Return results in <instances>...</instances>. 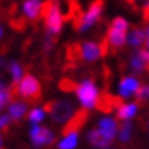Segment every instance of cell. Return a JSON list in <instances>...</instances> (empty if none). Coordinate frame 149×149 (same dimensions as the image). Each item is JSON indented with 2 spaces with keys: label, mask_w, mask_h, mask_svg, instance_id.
<instances>
[{
  "label": "cell",
  "mask_w": 149,
  "mask_h": 149,
  "mask_svg": "<svg viewBox=\"0 0 149 149\" xmlns=\"http://www.w3.org/2000/svg\"><path fill=\"white\" fill-rule=\"evenodd\" d=\"M44 24H46V32L52 33V35H59L64 26V14L63 8H61L59 0H47L44 2V9L43 15Z\"/></svg>",
  "instance_id": "cell-1"
},
{
  "label": "cell",
  "mask_w": 149,
  "mask_h": 149,
  "mask_svg": "<svg viewBox=\"0 0 149 149\" xmlns=\"http://www.w3.org/2000/svg\"><path fill=\"white\" fill-rule=\"evenodd\" d=\"M128 32H130V23L123 17H116L108 28V33L105 41L108 43V47L111 50H119L126 44Z\"/></svg>",
  "instance_id": "cell-2"
},
{
  "label": "cell",
  "mask_w": 149,
  "mask_h": 149,
  "mask_svg": "<svg viewBox=\"0 0 149 149\" xmlns=\"http://www.w3.org/2000/svg\"><path fill=\"white\" fill-rule=\"evenodd\" d=\"M104 6H105L104 0H93L88 5L87 11L82 12V14H79L74 18V28H76V31L78 32H87L93 26H96L104 14Z\"/></svg>",
  "instance_id": "cell-3"
},
{
  "label": "cell",
  "mask_w": 149,
  "mask_h": 149,
  "mask_svg": "<svg viewBox=\"0 0 149 149\" xmlns=\"http://www.w3.org/2000/svg\"><path fill=\"white\" fill-rule=\"evenodd\" d=\"M44 111L50 114V117L53 120V123L56 125H63L67 123L76 110H74V105L70 100H52V102H47L44 107Z\"/></svg>",
  "instance_id": "cell-4"
},
{
  "label": "cell",
  "mask_w": 149,
  "mask_h": 149,
  "mask_svg": "<svg viewBox=\"0 0 149 149\" xmlns=\"http://www.w3.org/2000/svg\"><path fill=\"white\" fill-rule=\"evenodd\" d=\"M17 94L28 104H35L41 97V84L33 74L28 73L17 85Z\"/></svg>",
  "instance_id": "cell-5"
},
{
  "label": "cell",
  "mask_w": 149,
  "mask_h": 149,
  "mask_svg": "<svg viewBox=\"0 0 149 149\" xmlns=\"http://www.w3.org/2000/svg\"><path fill=\"white\" fill-rule=\"evenodd\" d=\"M76 97L81 102L85 110H90V108H94L97 105V100H99V88L96 87V84L93 81L87 79L84 82L78 84L76 87Z\"/></svg>",
  "instance_id": "cell-6"
},
{
  "label": "cell",
  "mask_w": 149,
  "mask_h": 149,
  "mask_svg": "<svg viewBox=\"0 0 149 149\" xmlns=\"http://www.w3.org/2000/svg\"><path fill=\"white\" fill-rule=\"evenodd\" d=\"M29 137L33 148H41L46 145H52L55 141V134H53L49 128H44V126H38V125H33L29 131Z\"/></svg>",
  "instance_id": "cell-7"
},
{
  "label": "cell",
  "mask_w": 149,
  "mask_h": 149,
  "mask_svg": "<svg viewBox=\"0 0 149 149\" xmlns=\"http://www.w3.org/2000/svg\"><path fill=\"white\" fill-rule=\"evenodd\" d=\"M87 120H88V111L82 108V110H78L76 113L72 116V119L65 123V126L61 130V134L64 135H69V134H73V132H79V130L82 126H85Z\"/></svg>",
  "instance_id": "cell-8"
},
{
  "label": "cell",
  "mask_w": 149,
  "mask_h": 149,
  "mask_svg": "<svg viewBox=\"0 0 149 149\" xmlns=\"http://www.w3.org/2000/svg\"><path fill=\"white\" fill-rule=\"evenodd\" d=\"M44 2L43 0H24L22 3V14L26 20L35 22L43 15Z\"/></svg>",
  "instance_id": "cell-9"
},
{
  "label": "cell",
  "mask_w": 149,
  "mask_h": 149,
  "mask_svg": "<svg viewBox=\"0 0 149 149\" xmlns=\"http://www.w3.org/2000/svg\"><path fill=\"white\" fill-rule=\"evenodd\" d=\"M102 55H105L102 43H94V41L81 43V56H82L84 61L94 63V61H97Z\"/></svg>",
  "instance_id": "cell-10"
},
{
  "label": "cell",
  "mask_w": 149,
  "mask_h": 149,
  "mask_svg": "<svg viewBox=\"0 0 149 149\" xmlns=\"http://www.w3.org/2000/svg\"><path fill=\"white\" fill-rule=\"evenodd\" d=\"M140 81L135 76H125L119 84V94L123 99H130L131 96H135L137 90L140 88Z\"/></svg>",
  "instance_id": "cell-11"
},
{
  "label": "cell",
  "mask_w": 149,
  "mask_h": 149,
  "mask_svg": "<svg viewBox=\"0 0 149 149\" xmlns=\"http://www.w3.org/2000/svg\"><path fill=\"white\" fill-rule=\"evenodd\" d=\"M97 126H99L97 130L102 132L108 140L114 141V139H116V135L119 132V123H117L116 119L114 117H102L99 120Z\"/></svg>",
  "instance_id": "cell-12"
},
{
  "label": "cell",
  "mask_w": 149,
  "mask_h": 149,
  "mask_svg": "<svg viewBox=\"0 0 149 149\" xmlns=\"http://www.w3.org/2000/svg\"><path fill=\"white\" fill-rule=\"evenodd\" d=\"M122 104H123V102H122V97L111 96V94L105 93V94H102V96H99L96 108L100 110L102 113H111L113 110H117Z\"/></svg>",
  "instance_id": "cell-13"
},
{
  "label": "cell",
  "mask_w": 149,
  "mask_h": 149,
  "mask_svg": "<svg viewBox=\"0 0 149 149\" xmlns=\"http://www.w3.org/2000/svg\"><path fill=\"white\" fill-rule=\"evenodd\" d=\"M137 111H139V104H135V102L122 104L117 110H116V116H117L119 120L126 122V120H131L132 117H135Z\"/></svg>",
  "instance_id": "cell-14"
},
{
  "label": "cell",
  "mask_w": 149,
  "mask_h": 149,
  "mask_svg": "<svg viewBox=\"0 0 149 149\" xmlns=\"http://www.w3.org/2000/svg\"><path fill=\"white\" fill-rule=\"evenodd\" d=\"M146 43V32L141 28H134L128 32V38H126V44H130L131 47H140L141 44Z\"/></svg>",
  "instance_id": "cell-15"
},
{
  "label": "cell",
  "mask_w": 149,
  "mask_h": 149,
  "mask_svg": "<svg viewBox=\"0 0 149 149\" xmlns=\"http://www.w3.org/2000/svg\"><path fill=\"white\" fill-rule=\"evenodd\" d=\"M26 104L24 102H20V100H14V102L9 104V108H8V116L11 117L12 122L18 123L20 120L24 117L26 114Z\"/></svg>",
  "instance_id": "cell-16"
},
{
  "label": "cell",
  "mask_w": 149,
  "mask_h": 149,
  "mask_svg": "<svg viewBox=\"0 0 149 149\" xmlns=\"http://www.w3.org/2000/svg\"><path fill=\"white\" fill-rule=\"evenodd\" d=\"M87 140H88L90 145L96 146V148H107L108 145L113 143V141L108 140L105 135L97 130V128H94V130H91V131L88 132V135H87Z\"/></svg>",
  "instance_id": "cell-17"
},
{
  "label": "cell",
  "mask_w": 149,
  "mask_h": 149,
  "mask_svg": "<svg viewBox=\"0 0 149 149\" xmlns=\"http://www.w3.org/2000/svg\"><path fill=\"white\" fill-rule=\"evenodd\" d=\"M130 69L135 74H141L148 69V64L143 61V58L140 56V52L139 50H135V52L131 53V56H130Z\"/></svg>",
  "instance_id": "cell-18"
},
{
  "label": "cell",
  "mask_w": 149,
  "mask_h": 149,
  "mask_svg": "<svg viewBox=\"0 0 149 149\" xmlns=\"http://www.w3.org/2000/svg\"><path fill=\"white\" fill-rule=\"evenodd\" d=\"M119 141L122 145H128L132 139V123L130 120L123 122L122 125H119Z\"/></svg>",
  "instance_id": "cell-19"
},
{
  "label": "cell",
  "mask_w": 149,
  "mask_h": 149,
  "mask_svg": "<svg viewBox=\"0 0 149 149\" xmlns=\"http://www.w3.org/2000/svg\"><path fill=\"white\" fill-rule=\"evenodd\" d=\"M8 70L11 73L12 84L18 85L20 81L23 79V69H22V65H20V63H17V61H11V63L8 64Z\"/></svg>",
  "instance_id": "cell-20"
},
{
  "label": "cell",
  "mask_w": 149,
  "mask_h": 149,
  "mask_svg": "<svg viewBox=\"0 0 149 149\" xmlns=\"http://www.w3.org/2000/svg\"><path fill=\"white\" fill-rule=\"evenodd\" d=\"M8 102H14L11 88H9L8 85H5L2 81H0V111L3 110V107L8 104Z\"/></svg>",
  "instance_id": "cell-21"
},
{
  "label": "cell",
  "mask_w": 149,
  "mask_h": 149,
  "mask_svg": "<svg viewBox=\"0 0 149 149\" xmlns=\"http://www.w3.org/2000/svg\"><path fill=\"white\" fill-rule=\"evenodd\" d=\"M76 146H78V132L65 135L58 143V149H74Z\"/></svg>",
  "instance_id": "cell-22"
},
{
  "label": "cell",
  "mask_w": 149,
  "mask_h": 149,
  "mask_svg": "<svg viewBox=\"0 0 149 149\" xmlns=\"http://www.w3.org/2000/svg\"><path fill=\"white\" fill-rule=\"evenodd\" d=\"M46 116V111L44 108H33V110H31L29 116H28V120L31 122L32 125H38L40 122H41Z\"/></svg>",
  "instance_id": "cell-23"
},
{
  "label": "cell",
  "mask_w": 149,
  "mask_h": 149,
  "mask_svg": "<svg viewBox=\"0 0 149 149\" xmlns=\"http://www.w3.org/2000/svg\"><path fill=\"white\" fill-rule=\"evenodd\" d=\"M135 99H137V102L149 100V85H140V88L135 93Z\"/></svg>",
  "instance_id": "cell-24"
},
{
  "label": "cell",
  "mask_w": 149,
  "mask_h": 149,
  "mask_svg": "<svg viewBox=\"0 0 149 149\" xmlns=\"http://www.w3.org/2000/svg\"><path fill=\"white\" fill-rule=\"evenodd\" d=\"M59 87L63 88L64 91H73V90H76V87H78V84L74 82V81H72V79H63L59 82Z\"/></svg>",
  "instance_id": "cell-25"
},
{
  "label": "cell",
  "mask_w": 149,
  "mask_h": 149,
  "mask_svg": "<svg viewBox=\"0 0 149 149\" xmlns=\"http://www.w3.org/2000/svg\"><path fill=\"white\" fill-rule=\"evenodd\" d=\"M9 122H11V117L8 114H2V116H0V130H5V128L9 125Z\"/></svg>",
  "instance_id": "cell-26"
},
{
  "label": "cell",
  "mask_w": 149,
  "mask_h": 149,
  "mask_svg": "<svg viewBox=\"0 0 149 149\" xmlns=\"http://www.w3.org/2000/svg\"><path fill=\"white\" fill-rule=\"evenodd\" d=\"M3 69H8V65H6V61L3 56H0V70H3Z\"/></svg>",
  "instance_id": "cell-27"
},
{
  "label": "cell",
  "mask_w": 149,
  "mask_h": 149,
  "mask_svg": "<svg viewBox=\"0 0 149 149\" xmlns=\"http://www.w3.org/2000/svg\"><path fill=\"white\" fill-rule=\"evenodd\" d=\"M145 32H146V49L149 50V26L145 29Z\"/></svg>",
  "instance_id": "cell-28"
},
{
  "label": "cell",
  "mask_w": 149,
  "mask_h": 149,
  "mask_svg": "<svg viewBox=\"0 0 149 149\" xmlns=\"http://www.w3.org/2000/svg\"><path fill=\"white\" fill-rule=\"evenodd\" d=\"M145 18L149 20V2L145 5Z\"/></svg>",
  "instance_id": "cell-29"
},
{
  "label": "cell",
  "mask_w": 149,
  "mask_h": 149,
  "mask_svg": "<svg viewBox=\"0 0 149 149\" xmlns=\"http://www.w3.org/2000/svg\"><path fill=\"white\" fill-rule=\"evenodd\" d=\"M135 2H139V3H141V5H146L149 0H135Z\"/></svg>",
  "instance_id": "cell-30"
},
{
  "label": "cell",
  "mask_w": 149,
  "mask_h": 149,
  "mask_svg": "<svg viewBox=\"0 0 149 149\" xmlns=\"http://www.w3.org/2000/svg\"><path fill=\"white\" fill-rule=\"evenodd\" d=\"M2 37H3V28L0 26V38H2Z\"/></svg>",
  "instance_id": "cell-31"
},
{
  "label": "cell",
  "mask_w": 149,
  "mask_h": 149,
  "mask_svg": "<svg viewBox=\"0 0 149 149\" xmlns=\"http://www.w3.org/2000/svg\"><path fill=\"white\" fill-rule=\"evenodd\" d=\"M2 141H3V139H2V135H0V149H2Z\"/></svg>",
  "instance_id": "cell-32"
},
{
  "label": "cell",
  "mask_w": 149,
  "mask_h": 149,
  "mask_svg": "<svg viewBox=\"0 0 149 149\" xmlns=\"http://www.w3.org/2000/svg\"><path fill=\"white\" fill-rule=\"evenodd\" d=\"M148 72H149V65H148Z\"/></svg>",
  "instance_id": "cell-33"
},
{
  "label": "cell",
  "mask_w": 149,
  "mask_h": 149,
  "mask_svg": "<svg viewBox=\"0 0 149 149\" xmlns=\"http://www.w3.org/2000/svg\"><path fill=\"white\" fill-rule=\"evenodd\" d=\"M105 149H108V148H105Z\"/></svg>",
  "instance_id": "cell-34"
},
{
  "label": "cell",
  "mask_w": 149,
  "mask_h": 149,
  "mask_svg": "<svg viewBox=\"0 0 149 149\" xmlns=\"http://www.w3.org/2000/svg\"><path fill=\"white\" fill-rule=\"evenodd\" d=\"M2 149H3V148H2Z\"/></svg>",
  "instance_id": "cell-35"
},
{
  "label": "cell",
  "mask_w": 149,
  "mask_h": 149,
  "mask_svg": "<svg viewBox=\"0 0 149 149\" xmlns=\"http://www.w3.org/2000/svg\"><path fill=\"white\" fill-rule=\"evenodd\" d=\"M148 125H149V123H148Z\"/></svg>",
  "instance_id": "cell-36"
}]
</instances>
